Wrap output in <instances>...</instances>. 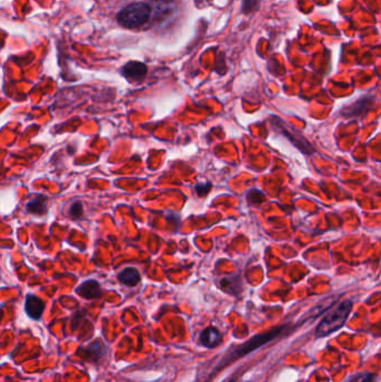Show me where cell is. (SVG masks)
Wrapping results in <instances>:
<instances>
[{
    "mask_svg": "<svg viewBox=\"0 0 381 382\" xmlns=\"http://www.w3.org/2000/svg\"><path fill=\"white\" fill-rule=\"evenodd\" d=\"M352 306V301L345 300L341 302L339 305H336L332 311L329 312L316 328V337L321 339V337H328L330 334L339 331L340 328L347 322Z\"/></svg>",
    "mask_w": 381,
    "mask_h": 382,
    "instance_id": "cell-1",
    "label": "cell"
},
{
    "mask_svg": "<svg viewBox=\"0 0 381 382\" xmlns=\"http://www.w3.org/2000/svg\"><path fill=\"white\" fill-rule=\"evenodd\" d=\"M286 330V326H279V328H272L265 333L258 334L255 337L249 339V341H246L242 346L238 347L235 349L232 353H229L226 357L223 358L221 363H219V367L218 369L223 368V367H227L229 363H232L235 360L240 359V358L245 357L251 352L255 351L261 347L265 346L268 342H271L272 340H274L275 337H279L283 331Z\"/></svg>",
    "mask_w": 381,
    "mask_h": 382,
    "instance_id": "cell-2",
    "label": "cell"
},
{
    "mask_svg": "<svg viewBox=\"0 0 381 382\" xmlns=\"http://www.w3.org/2000/svg\"><path fill=\"white\" fill-rule=\"evenodd\" d=\"M153 9L148 3L138 1L129 3L116 15L118 23L127 29H138L149 22Z\"/></svg>",
    "mask_w": 381,
    "mask_h": 382,
    "instance_id": "cell-3",
    "label": "cell"
},
{
    "mask_svg": "<svg viewBox=\"0 0 381 382\" xmlns=\"http://www.w3.org/2000/svg\"><path fill=\"white\" fill-rule=\"evenodd\" d=\"M271 123L275 131L286 136V139L288 141H291L292 145L294 147H297L301 152L308 154V156L316 153V149H314L313 145H311L310 142L305 139L302 134L297 132L293 127H290L283 120L274 116V118H272Z\"/></svg>",
    "mask_w": 381,
    "mask_h": 382,
    "instance_id": "cell-4",
    "label": "cell"
},
{
    "mask_svg": "<svg viewBox=\"0 0 381 382\" xmlns=\"http://www.w3.org/2000/svg\"><path fill=\"white\" fill-rule=\"evenodd\" d=\"M373 103H375L373 97L367 95L345 106L341 110V114L345 118H364L373 109Z\"/></svg>",
    "mask_w": 381,
    "mask_h": 382,
    "instance_id": "cell-5",
    "label": "cell"
},
{
    "mask_svg": "<svg viewBox=\"0 0 381 382\" xmlns=\"http://www.w3.org/2000/svg\"><path fill=\"white\" fill-rule=\"evenodd\" d=\"M122 77L130 83H141L148 74V66L138 61H130L121 68Z\"/></svg>",
    "mask_w": 381,
    "mask_h": 382,
    "instance_id": "cell-6",
    "label": "cell"
},
{
    "mask_svg": "<svg viewBox=\"0 0 381 382\" xmlns=\"http://www.w3.org/2000/svg\"><path fill=\"white\" fill-rule=\"evenodd\" d=\"M44 310H45V302L42 299L31 293L27 294L25 301L26 315L33 320H40Z\"/></svg>",
    "mask_w": 381,
    "mask_h": 382,
    "instance_id": "cell-7",
    "label": "cell"
},
{
    "mask_svg": "<svg viewBox=\"0 0 381 382\" xmlns=\"http://www.w3.org/2000/svg\"><path fill=\"white\" fill-rule=\"evenodd\" d=\"M75 292H77V294L82 296L83 299H86V300H96L103 294L101 285L95 280H85L81 285L77 286Z\"/></svg>",
    "mask_w": 381,
    "mask_h": 382,
    "instance_id": "cell-8",
    "label": "cell"
},
{
    "mask_svg": "<svg viewBox=\"0 0 381 382\" xmlns=\"http://www.w3.org/2000/svg\"><path fill=\"white\" fill-rule=\"evenodd\" d=\"M199 341L205 348L212 349L216 348V347L221 344L223 341V335L221 332L218 331L217 328L214 326H209V328H205L201 333L199 337Z\"/></svg>",
    "mask_w": 381,
    "mask_h": 382,
    "instance_id": "cell-9",
    "label": "cell"
},
{
    "mask_svg": "<svg viewBox=\"0 0 381 382\" xmlns=\"http://www.w3.org/2000/svg\"><path fill=\"white\" fill-rule=\"evenodd\" d=\"M48 198L46 196L38 193L35 196L33 200L29 201L26 204V210L31 215L42 216L47 212Z\"/></svg>",
    "mask_w": 381,
    "mask_h": 382,
    "instance_id": "cell-10",
    "label": "cell"
},
{
    "mask_svg": "<svg viewBox=\"0 0 381 382\" xmlns=\"http://www.w3.org/2000/svg\"><path fill=\"white\" fill-rule=\"evenodd\" d=\"M79 353L82 354V358L88 361H98L105 353V347L100 341H94L88 348L79 349Z\"/></svg>",
    "mask_w": 381,
    "mask_h": 382,
    "instance_id": "cell-11",
    "label": "cell"
},
{
    "mask_svg": "<svg viewBox=\"0 0 381 382\" xmlns=\"http://www.w3.org/2000/svg\"><path fill=\"white\" fill-rule=\"evenodd\" d=\"M118 280L123 285L133 287V286L138 285L140 283L141 275H140L136 267H125L118 274Z\"/></svg>",
    "mask_w": 381,
    "mask_h": 382,
    "instance_id": "cell-12",
    "label": "cell"
},
{
    "mask_svg": "<svg viewBox=\"0 0 381 382\" xmlns=\"http://www.w3.org/2000/svg\"><path fill=\"white\" fill-rule=\"evenodd\" d=\"M219 285L221 289L228 294L238 295L242 289V280L240 275H231L227 278H221Z\"/></svg>",
    "mask_w": 381,
    "mask_h": 382,
    "instance_id": "cell-13",
    "label": "cell"
},
{
    "mask_svg": "<svg viewBox=\"0 0 381 382\" xmlns=\"http://www.w3.org/2000/svg\"><path fill=\"white\" fill-rule=\"evenodd\" d=\"M68 215L73 221L82 218L84 216V207H83L82 201L75 200L68 209Z\"/></svg>",
    "mask_w": 381,
    "mask_h": 382,
    "instance_id": "cell-14",
    "label": "cell"
},
{
    "mask_svg": "<svg viewBox=\"0 0 381 382\" xmlns=\"http://www.w3.org/2000/svg\"><path fill=\"white\" fill-rule=\"evenodd\" d=\"M261 0H242V9L245 14L256 12L260 7Z\"/></svg>",
    "mask_w": 381,
    "mask_h": 382,
    "instance_id": "cell-15",
    "label": "cell"
},
{
    "mask_svg": "<svg viewBox=\"0 0 381 382\" xmlns=\"http://www.w3.org/2000/svg\"><path fill=\"white\" fill-rule=\"evenodd\" d=\"M212 184L210 182H198L195 186V191L198 197H205L212 190Z\"/></svg>",
    "mask_w": 381,
    "mask_h": 382,
    "instance_id": "cell-16",
    "label": "cell"
},
{
    "mask_svg": "<svg viewBox=\"0 0 381 382\" xmlns=\"http://www.w3.org/2000/svg\"><path fill=\"white\" fill-rule=\"evenodd\" d=\"M375 374H360L352 376L348 382H375Z\"/></svg>",
    "mask_w": 381,
    "mask_h": 382,
    "instance_id": "cell-17",
    "label": "cell"
},
{
    "mask_svg": "<svg viewBox=\"0 0 381 382\" xmlns=\"http://www.w3.org/2000/svg\"><path fill=\"white\" fill-rule=\"evenodd\" d=\"M228 382H235V380H229Z\"/></svg>",
    "mask_w": 381,
    "mask_h": 382,
    "instance_id": "cell-18",
    "label": "cell"
}]
</instances>
